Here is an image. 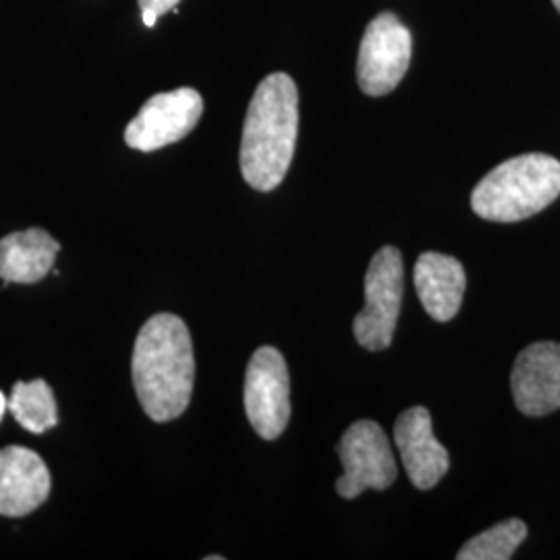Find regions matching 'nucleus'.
I'll return each instance as SVG.
<instances>
[{
  "mask_svg": "<svg viewBox=\"0 0 560 560\" xmlns=\"http://www.w3.org/2000/svg\"><path fill=\"white\" fill-rule=\"evenodd\" d=\"M131 372L150 420L164 423L185 413L194 393L196 360L189 328L179 316L156 314L141 326Z\"/></svg>",
  "mask_w": 560,
  "mask_h": 560,
  "instance_id": "nucleus-1",
  "label": "nucleus"
},
{
  "mask_svg": "<svg viewBox=\"0 0 560 560\" xmlns=\"http://www.w3.org/2000/svg\"><path fill=\"white\" fill-rule=\"evenodd\" d=\"M300 129V94L287 73L261 80L241 138V173L256 191L277 189L289 173Z\"/></svg>",
  "mask_w": 560,
  "mask_h": 560,
  "instance_id": "nucleus-2",
  "label": "nucleus"
},
{
  "mask_svg": "<svg viewBox=\"0 0 560 560\" xmlns=\"http://www.w3.org/2000/svg\"><path fill=\"white\" fill-rule=\"evenodd\" d=\"M560 196V162L523 154L502 162L476 185L474 212L492 222H520L546 210Z\"/></svg>",
  "mask_w": 560,
  "mask_h": 560,
  "instance_id": "nucleus-3",
  "label": "nucleus"
},
{
  "mask_svg": "<svg viewBox=\"0 0 560 560\" xmlns=\"http://www.w3.org/2000/svg\"><path fill=\"white\" fill-rule=\"evenodd\" d=\"M402 258L397 247H382L365 272V305L353 322L355 339L368 351L388 349L399 320Z\"/></svg>",
  "mask_w": 560,
  "mask_h": 560,
  "instance_id": "nucleus-4",
  "label": "nucleus"
},
{
  "mask_svg": "<svg viewBox=\"0 0 560 560\" xmlns=\"http://www.w3.org/2000/svg\"><path fill=\"white\" fill-rule=\"evenodd\" d=\"M337 451L342 463L337 492L342 499H358L365 490H386L397 480L390 442L376 421L360 420L349 425Z\"/></svg>",
  "mask_w": 560,
  "mask_h": 560,
  "instance_id": "nucleus-5",
  "label": "nucleus"
},
{
  "mask_svg": "<svg viewBox=\"0 0 560 560\" xmlns=\"http://www.w3.org/2000/svg\"><path fill=\"white\" fill-rule=\"evenodd\" d=\"M411 62V34L393 13H381L365 27L358 55L361 92L378 98L390 94Z\"/></svg>",
  "mask_w": 560,
  "mask_h": 560,
  "instance_id": "nucleus-6",
  "label": "nucleus"
},
{
  "mask_svg": "<svg viewBox=\"0 0 560 560\" xmlns=\"http://www.w3.org/2000/svg\"><path fill=\"white\" fill-rule=\"evenodd\" d=\"M245 413L264 441H277L291 418L289 370L275 347H260L245 372Z\"/></svg>",
  "mask_w": 560,
  "mask_h": 560,
  "instance_id": "nucleus-7",
  "label": "nucleus"
},
{
  "mask_svg": "<svg viewBox=\"0 0 560 560\" xmlns=\"http://www.w3.org/2000/svg\"><path fill=\"white\" fill-rule=\"evenodd\" d=\"M203 113L200 92L179 88L152 96L125 129V143L138 152H156L187 138Z\"/></svg>",
  "mask_w": 560,
  "mask_h": 560,
  "instance_id": "nucleus-8",
  "label": "nucleus"
},
{
  "mask_svg": "<svg viewBox=\"0 0 560 560\" xmlns=\"http://www.w3.org/2000/svg\"><path fill=\"white\" fill-rule=\"evenodd\" d=\"M513 399L523 416L541 418L560 409V342L523 349L511 374Z\"/></svg>",
  "mask_w": 560,
  "mask_h": 560,
  "instance_id": "nucleus-9",
  "label": "nucleus"
},
{
  "mask_svg": "<svg viewBox=\"0 0 560 560\" xmlns=\"http://www.w3.org/2000/svg\"><path fill=\"white\" fill-rule=\"evenodd\" d=\"M50 471L38 453L25 446L0 448V515L20 520L50 497Z\"/></svg>",
  "mask_w": 560,
  "mask_h": 560,
  "instance_id": "nucleus-10",
  "label": "nucleus"
},
{
  "mask_svg": "<svg viewBox=\"0 0 560 560\" xmlns=\"http://www.w3.org/2000/svg\"><path fill=\"white\" fill-rule=\"evenodd\" d=\"M395 442L411 483L430 490L448 471V451L432 432V416L425 407H411L395 423Z\"/></svg>",
  "mask_w": 560,
  "mask_h": 560,
  "instance_id": "nucleus-11",
  "label": "nucleus"
},
{
  "mask_svg": "<svg viewBox=\"0 0 560 560\" xmlns=\"http://www.w3.org/2000/svg\"><path fill=\"white\" fill-rule=\"evenodd\" d=\"M421 305L436 322L453 320L459 314L465 295V268L457 258L436 252L421 254L413 270Z\"/></svg>",
  "mask_w": 560,
  "mask_h": 560,
  "instance_id": "nucleus-12",
  "label": "nucleus"
},
{
  "mask_svg": "<svg viewBox=\"0 0 560 560\" xmlns=\"http://www.w3.org/2000/svg\"><path fill=\"white\" fill-rule=\"evenodd\" d=\"M60 245L44 229L18 231L0 240V279L4 284H34L55 268Z\"/></svg>",
  "mask_w": 560,
  "mask_h": 560,
  "instance_id": "nucleus-13",
  "label": "nucleus"
},
{
  "mask_svg": "<svg viewBox=\"0 0 560 560\" xmlns=\"http://www.w3.org/2000/svg\"><path fill=\"white\" fill-rule=\"evenodd\" d=\"M9 411L21 428L32 434H46L59 423L57 399L48 382H18L9 399Z\"/></svg>",
  "mask_w": 560,
  "mask_h": 560,
  "instance_id": "nucleus-14",
  "label": "nucleus"
},
{
  "mask_svg": "<svg viewBox=\"0 0 560 560\" xmlns=\"http://www.w3.org/2000/svg\"><path fill=\"white\" fill-rule=\"evenodd\" d=\"M527 536V525L521 520H506L481 532L467 541L457 555L459 560H509Z\"/></svg>",
  "mask_w": 560,
  "mask_h": 560,
  "instance_id": "nucleus-15",
  "label": "nucleus"
},
{
  "mask_svg": "<svg viewBox=\"0 0 560 560\" xmlns=\"http://www.w3.org/2000/svg\"><path fill=\"white\" fill-rule=\"evenodd\" d=\"M179 2L180 0H138L141 11L150 9V11L159 13V15H164V13L173 11V9H177Z\"/></svg>",
  "mask_w": 560,
  "mask_h": 560,
  "instance_id": "nucleus-16",
  "label": "nucleus"
},
{
  "mask_svg": "<svg viewBox=\"0 0 560 560\" xmlns=\"http://www.w3.org/2000/svg\"><path fill=\"white\" fill-rule=\"evenodd\" d=\"M159 18H161V15L154 13V11H150V9H148V11H141V20H143L145 27H154Z\"/></svg>",
  "mask_w": 560,
  "mask_h": 560,
  "instance_id": "nucleus-17",
  "label": "nucleus"
},
{
  "mask_svg": "<svg viewBox=\"0 0 560 560\" xmlns=\"http://www.w3.org/2000/svg\"><path fill=\"white\" fill-rule=\"evenodd\" d=\"M9 411V400H7V397H4V393L0 390V421H2V418H4V413Z\"/></svg>",
  "mask_w": 560,
  "mask_h": 560,
  "instance_id": "nucleus-18",
  "label": "nucleus"
},
{
  "mask_svg": "<svg viewBox=\"0 0 560 560\" xmlns=\"http://www.w3.org/2000/svg\"><path fill=\"white\" fill-rule=\"evenodd\" d=\"M555 2V7H557V11L560 13V0H552Z\"/></svg>",
  "mask_w": 560,
  "mask_h": 560,
  "instance_id": "nucleus-19",
  "label": "nucleus"
}]
</instances>
